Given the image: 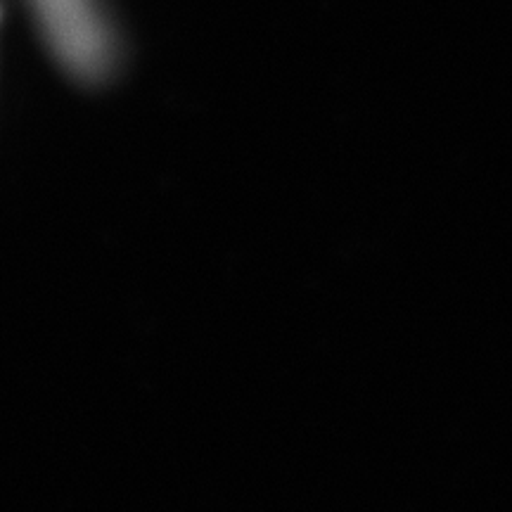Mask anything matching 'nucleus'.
<instances>
[{
	"instance_id": "obj_1",
	"label": "nucleus",
	"mask_w": 512,
	"mask_h": 512,
	"mask_svg": "<svg viewBox=\"0 0 512 512\" xmlns=\"http://www.w3.org/2000/svg\"><path fill=\"white\" fill-rule=\"evenodd\" d=\"M41 17L55 55L69 72L86 81L110 76L117 48L93 0H41Z\"/></svg>"
}]
</instances>
